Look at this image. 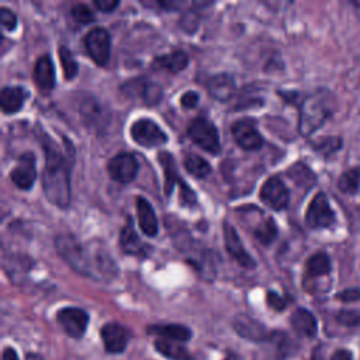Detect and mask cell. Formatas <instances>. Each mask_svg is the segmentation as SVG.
Wrapping results in <instances>:
<instances>
[{"mask_svg":"<svg viewBox=\"0 0 360 360\" xmlns=\"http://www.w3.org/2000/svg\"><path fill=\"white\" fill-rule=\"evenodd\" d=\"M34 80L42 93H49L55 87V69L49 55H42L34 65Z\"/></svg>","mask_w":360,"mask_h":360,"instance_id":"d6986e66","label":"cell"},{"mask_svg":"<svg viewBox=\"0 0 360 360\" xmlns=\"http://www.w3.org/2000/svg\"><path fill=\"white\" fill-rule=\"evenodd\" d=\"M107 172L110 177L117 183H131L138 173L136 158L129 152H120L110 159L107 165Z\"/></svg>","mask_w":360,"mask_h":360,"instance_id":"8fae6325","label":"cell"},{"mask_svg":"<svg viewBox=\"0 0 360 360\" xmlns=\"http://www.w3.org/2000/svg\"><path fill=\"white\" fill-rule=\"evenodd\" d=\"M292 329L305 338H314L316 335L318 323L312 312H309L305 308H297L290 318Z\"/></svg>","mask_w":360,"mask_h":360,"instance_id":"603a6c76","label":"cell"},{"mask_svg":"<svg viewBox=\"0 0 360 360\" xmlns=\"http://www.w3.org/2000/svg\"><path fill=\"white\" fill-rule=\"evenodd\" d=\"M330 360H353L352 357V353L346 349H339L336 350L333 354H332V359Z\"/></svg>","mask_w":360,"mask_h":360,"instance_id":"b9f144b4","label":"cell"},{"mask_svg":"<svg viewBox=\"0 0 360 360\" xmlns=\"http://www.w3.org/2000/svg\"><path fill=\"white\" fill-rule=\"evenodd\" d=\"M87 248H89V277L97 281H111L118 273V267L112 256L108 253L104 245L97 240L89 242Z\"/></svg>","mask_w":360,"mask_h":360,"instance_id":"277c9868","label":"cell"},{"mask_svg":"<svg viewBox=\"0 0 360 360\" xmlns=\"http://www.w3.org/2000/svg\"><path fill=\"white\" fill-rule=\"evenodd\" d=\"M336 319H338L340 323L346 325V326H357V325H360V312L343 309V311H339V312H338Z\"/></svg>","mask_w":360,"mask_h":360,"instance_id":"e575fe53","label":"cell"},{"mask_svg":"<svg viewBox=\"0 0 360 360\" xmlns=\"http://www.w3.org/2000/svg\"><path fill=\"white\" fill-rule=\"evenodd\" d=\"M207 89L208 93L219 100V101H226L228 98H231L236 90V84L235 80L231 75L226 73H219L212 76L208 83H207Z\"/></svg>","mask_w":360,"mask_h":360,"instance_id":"7402d4cb","label":"cell"},{"mask_svg":"<svg viewBox=\"0 0 360 360\" xmlns=\"http://www.w3.org/2000/svg\"><path fill=\"white\" fill-rule=\"evenodd\" d=\"M35 156L31 152L22 153L10 173L11 181L21 190H30L37 179Z\"/></svg>","mask_w":360,"mask_h":360,"instance_id":"5bb4252c","label":"cell"},{"mask_svg":"<svg viewBox=\"0 0 360 360\" xmlns=\"http://www.w3.org/2000/svg\"><path fill=\"white\" fill-rule=\"evenodd\" d=\"M224 360H242V359H240V356H239L238 353H235V352H226Z\"/></svg>","mask_w":360,"mask_h":360,"instance_id":"ee69618b","label":"cell"},{"mask_svg":"<svg viewBox=\"0 0 360 360\" xmlns=\"http://www.w3.org/2000/svg\"><path fill=\"white\" fill-rule=\"evenodd\" d=\"M338 298L345 302H352L360 300V290L359 288H347L338 294Z\"/></svg>","mask_w":360,"mask_h":360,"instance_id":"ab89813d","label":"cell"},{"mask_svg":"<svg viewBox=\"0 0 360 360\" xmlns=\"http://www.w3.org/2000/svg\"><path fill=\"white\" fill-rule=\"evenodd\" d=\"M342 148V138L340 136H326L314 142V149L322 153L323 156H329L338 152Z\"/></svg>","mask_w":360,"mask_h":360,"instance_id":"d6a6232c","label":"cell"},{"mask_svg":"<svg viewBox=\"0 0 360 360\" xmlns=\"http://www.w3.org/2000/svg\"><path fill=\"white\" fill-rule=\"evenodd\" d=\"M129 132L132 139L143 148H155L167 142V135L163 132V129L149 118L136 120L131 125Z\"/></svg>","mask_w":360,"mask_h":360,"instance_id":"ba28073f","label":"cell"},{"mask_svg":"<svg viewBox=\"0 0 360 360\" xmlns=\"http://www.w3.org/2000/svg\"><path fill=\"white\" fill-rule=\"evenodd\" d=\"M188 65V56L183 51H173L166 55H159L152 60L153 69L166 70L169 73H179Z\"/></svg>","mask_w":360,"mask_h":360,"instance_id":"cb8c5ba5","label":"cell"},{"mask_svg":"<svg viewBox=\"0 0 360 360\" xmlns=\"http://www.w3.org/2000/svg\"><path fill=\"white\" fill-rule=\"evenodd\" d=\"M332 270V263L329 256L325 252H316L314 253L305 264V273L307 277L315 278V277H323L328 276Z\"/></svg>","mask_w":360,"mask_h":360,"instance_id":"83f0119b","label":"cell"},{"mask_svg":"<svg viewBox=\"0 0 360 360\" xmlns=\"http://www.w3.org/2000/svg\"><path fill=\"white\" fill-rule=\"evenodd\" d=\"M28 96L27 90L20 86L3 87L0 94V105L4 114H14L24 105V100Z\"/></svg>","mask_w":360,"mask_h":360,"instance_id":"484cf974","label":"cell"},{"mask_svg":"<svg viewBox=\"0 0 360 360\" xmlns=\"http://www.w3.org/2000/svg\"><path fill=\"white\" fill-rule=\"evenodd\" d=\"M266 300H267L269 307H271L276 311H283L285 308V305H287L285 300L281 295H278L277 292H274V291H269L267 295H266Z\"/></svg>","mask_w":360,"mask_h":360,"instance_id":"8d00e7d4","label":"cell"},{"mask_svg":"<svg viewBox=\"0 0 360 360\" xmlns=\"http://www.w3.org/2000/svg\"><path fill=\"white\" fill-rule=\"evenodd\" d=\"M148 333L158 335L162 339H169L174 342L184 343L190 340L191 330L184 325L177 323H162V325H150L148 326Z\"/></svg>","mask_w":360,"mask_h":360,"instance_id":"d4e9b609","label":"cell"},{"mask_svg":"<svg viewBox=\"0 0 360 360\" xmlns=\"http://www.w3.org/2000/svg\"><path fill=\"white\" fill-rule=\"evenodd\" d=\"M120 246L124 253L139 257H145L150 250V246L143 243L136 235L131 222H128L120 232Z\"/></svg>","mask_w":360,"mask_h":360,"instance_id":"ffe728a7","label":"cell"},{"mask_svg":"<svg viewBox=\"0 0 360 360\" xmlns=\"http://www.w3.org/2000/svg\"><path fill=\"white\" fill-rule=\"evenodd\" d=\"M232 135L235 142L246 150H257L263 145V138L252 120H238L232 125Z\"/></svg>","mask_w":360,"mask_h":360,"instance_id":"9a60e30c","label":"cell"},{"mask_svg":"<svg viewBox=\"0 0 360 360\" xmlns=\"http://www.w3.org/2000/svg\"><path fill=\"white\" fill-rule=\"evenodd\" d=\"M190 139L208 153L217 155L221 150L219 135L217 127L205 117L194 118L187 129Z\"/></svg>","mask_w":360,"mask_h":360,"instance_id":"8992f818","label":"cell"},{"mask_svg":"<svg viewBox=\"0 0 360 360\" xmlns=\"http://www.w3.org/2000/svg\"><path fill=\"white\" fill-rule=\"evenodd\" d=\"M336 98L328 89H316L300 104L298 131L302 136H309L318 131L333 114Z\"/></svg>","mask_w":360,"mask_h":360,"instance_id":"7a4b0ae2","label":"cell"},{"mask_svg":"<svg viewBox=\"0 0 360 360\" xmlns=\"http://www.w3.org/2000/svg\"><path fill=\"white\" fill-rule=\"evenodd\" d=\"M335 211L332 210L329 200L325 193L319 191L311 200L307 214L305 222L311 229H326L335 224Z\"/></svg>","mask_w":360,"mask_h":360,"instance_id":"52a82bcc","label":"cell"},{"mask_svg":"<svg viewBox=\"0 0 360 360\" xmlns=\"http://www.w3.org/2000/svg\"><path fill=\"white\" fill-rule=\"evenodd\" d=\"M183 163H184V169L191 176H194L197 179H204V177H207L211 173L210 163L204 158H201V156H198L195 153H187L184 156V162Z\"/></svg>","mask_w":360,"mask_h":360,"instance_id":"f1b7e54d","label":"cell"},{"mask_svg":"<svg viewBox=\"0 0 360 360\" xmlns=\"http://www.w3.org/2000/svg\"><path fill=\"white\" fill-rule=\"evenodd\" d=\"M70 14L75 18V21L82 24V25H86V24L91 22L94 20V15H93L91 10L86 4H82V3L80 4H75L70 8Z\"/></svg>","mask_w":360,"mask_h":360,"instance_id":"836d02e7","label":"cell"},{"mask_svg":"<svg viewBox=\"0 0 360 360\" xmlns=\"http://www.w3.org/2000/svg\"><path fill=\"white\" fill-rule=\"evenodd\" d=\"M180 103L184 108H193L197 105L198 103V94L195 91H186L181 98H180Z\"/></svg>","mask_w":360,"mask_h":360,"instance_id":"f35d334b","label":"cell"},{"mask_svg":"<svg viewBox=\"0 0 360 360\" xmlns=\"http://www.w3.org/2000/svg\"><path fill=\"white\" fill-rule=\"evenodd\" d=\"M0 20H1V25L4 30L13 31L17 27V17L15 14L7 8V7H1L0 8Z\"/></svg>","mask_w":360,"mask_h":360,"instance_id":"d590c367","label":"cell"},{"mask_svg":"<svg viewBox=\"0 0 360 360\" xmlns=\"http://www.w3.org/2000/svg\"><path fill=\"white\" fill-rule=\"evenodd\" d=\"M260 200L267 207L280 211L288 205L290 191L280 177L271 176L263 183L260 188Z\"/></svg>","mask_w":360,"mask_h":360,"instance_id":"7c38bea8","label":"cell"},{"mask_svg":"<svg viewBox=\"0 0 360 360\" xmlns=\"http://www.w3.org/2000/svg\"><path fill=\"white\" fill-rule=\"evenodd\" d=\"M100 336L103 339L105 352L111 354H118L127 349L131 333L125 326L118 322H107L100 329Z\"/></svg>","mask_w":360,"mask_h":360,"instance_id":"4fadbf2b","label":"cell"},{"mask_svg":"<svg viewBox=\"0 0 360 360\" xmlns=\"http://www.w3.org/2000/svg\"><path fill=\"white\" fill-rule=\"evenodd\" d=\"M256 239L263 245H270L277 238V226L276 222L269 218L263 224L259 225V228L255 231Z\"/></svg>","mask_w":360,"mask_h":360,"instance_id":"1f68e13d","label":"cell"},{"mask_svg":"<svg viewBox=\"0 0 360 360\" xmlns=\"http://www.w3.org/2000/svg\"><path fill=\"white\" fill-rule=\"evenodd\" d=\"M158 160L163 169V174H165V194L169 197L172 194V190L176 184H179L181 187V202L183 205H188V207H194L197 202V195L183 181V179L179 176L177 173V165L172 156V153L169 152H160L158 155Z\"/></svg>","mask_w":360,"mask_h":360,"instance_id":"5b68a950","label":"cell"},{"mask_svg":"<svg viewBox=\"0 0 360 360\" xmlns=\"http://www.w3.org/2000/svg\"><path fill=\"white\" fill-rule=\"evenodd\" d=\"M41 142L45 153L44 194L51 204L68 208L70 204V166L73 159L59 148H55V142L46 135H41Z\"/></svg>","mask_w":360,"mask_h":360,"instance_id":"6da1fadb","label":"cell"},{"mask_svg":"<svg viewBox=\"0 0 360 360\" xmlns=\"http://www.w3.org/2000/svg\"><path fill=\"white\" fill-rule=\"evenodd\" d=\"M118 4H120V1H117V0H94V6L104 13L112 11L114 8L118 7Z\"/></svg>","mask_w":360,"mask_h":360,"instance_id":"60d3db41","label":"cell"},{"mask_svg":"<svg viewBox=\"0 0 360 360\" xmlns=\"http://www.w3.org/2000/svg\"><path fill=\"white\" fill-rule=\"evenodd\" d=\"M222 229H224L225 248H226L228 253L232 256V259L236 260L245 269H253L256 266V263L252 259V256L245 250L243 243H242L238 232L235 231V228L231 224L224 222Z\"/></svg>","mask_w":360,"mask_h":360,"instance_id":"2e32d148","label":"cell"},{"mask_svg":"<svg viewBox=\"0 0 360 360\" xmlns=\"http://www.w3.org/2000/svg\"><path fill=\"white\" fill-rule=\"evenodd\" d=\"M25 360H44L38 353H28Z\"/></svg>","mask_w":360,"mask_h":360,"instance_id":"f6af8a7d","label":"cell"},{"mask_svg":"<svg viewBox=\"0 0 360 360\" xmlns=\"http://www.w3.org/2000/svg\"><path fill=\"white\" fill-rule=\"evenodd\" d=\"M155 349L169 360H194L188 349L180 342L159 338L155 340Z\"/></svg>","mask_w":360,"mask_h":360,"instance_id":"4316f807","label":"cell"},{"mask_svg":"<svg viewBox=\"0 0 360 360\" xmlns=\"http://www.w3.org/2000/svg\"><path fill=\"white\" fill-rule=\"evenodd\" d=\"M121 89L131 97H141L148 105H155L162 98V87L143 79H132L122 84Z\"/></svg>","mask_w":360,"mask_h":360,"instance_id":"e0dca14e","label":"cell"},{"mask_svg":"<svg viewBox=\"0 0 360 360\" xmlns=\"http://www.w3.org/2000/svg\"><path fill=\"white\" fill-rule=\"evenodd\" d=\"M55 249L58 255L72 267L73 271L89 277L87 243H80L70 233H60L55 238Z\"/></svg>","mask_w":360,"mask_h":360,"instance_id":"3957f363","label":"cell"},{"mask_svg":"<svg viewBox=\"0 0 360 360\" xmlns=\"http://www.w3.org/2000/svg\"><path fill=\"white\" fill-rule=\"evenodd\" d=\"M233 329L239 336L252 342H267L270 338V332L264 328L263 323L243 314L235 316Z\"/></svg>","mask_w":360,"mask_h":360,"instance_id":"ac0fdd59","label":"cell"},{"mask_svg":"<svg viewBox=\"0 0 360 360\" xmlns=\"http://www.w3.org/2000/svg\"><path fill=\"white\" fill-rule=\"evenodd\" d=\"M3 360H18L17 352L13 347H6L3 350Z\"/></svg>","mask_w":360,"mask_h":360,"instance_id":"7bdbcfd3","label":"cell"},{"mask_svg":"<svg viewBox=\"0 0 360 360\" xmlns=\"http://www.w3.org/2000/svg\"><path fill=\"white\" fill-rule=\"evenodd\" d=\"M56 319L63 332L73 339H80L89 325V314L84 309L76 307H66L59 309Z\"/></svg>","mask_w":360,"mask_h":360,"instance_id":"30bf717a","label":"cell"},{"mask_svg":"<svg viewBox=\"0 0 360 360\" xmlns=\"http://www.w3.org/2000/svg\"><path fill=\"white\" fill-rule=\"evenodd\" d=\"M84 49L89 53V56L100 66L105 65L110 59V51H111V41H110V34L101 28V27H94L91 28L84 39Z\"/></svg>","mask_w":360,"mask_h":360,"instance_id":"9c48e42d","label":"cell"},{"mask_svg":"<svg viewBox=\"0 0 360 360\" xmlns=\"http://www.w3.org/2000/svg\"><path fill=\"white\" fill-rule=\"evenodd\" d=\"M136 212H138V224H139V228L141 231L146 235V236H155L159 231V226H158V219H156V215H155V211L150 205V202L138 195L136 197Z\"/></svg>","mask_w":360,"mask_h":360,"instance_id":"44dd1931","label":"cell"},{"mask_svg":"<svg viewBox=\"0 0 360 360\" xmlns=\"http://www.w3.org/2000/svg\"><path fill=\"white\" fill-rule=\"evenodd\" d=\"M338 187L343 194H354L360 188V166L343 172L338 180Z\"/></svg>","mask_w":360,"mask_h":360,"instance_id":"f546056e","label":"cell"},{"mask_svg":"<svg viewBox=\"0 0 360 360\" xmlns=\"http://www.w3.org/2000/svg\"><path fill=\"white\" fill-rule=\"evenodd\" d=\"M59 60L62 65V70H63V76L66 80H72L79 70V66L70 52L69 48L66 46H59Z\"/></svg>","mask_w":360,"mask_h":360,"instance_id":"4dcf8cb0","label":"cell"},{"mask_svg":"<svg viewBox=\"0 0 360 360\" xmlns=\"http://www.w3.org/2000/svg\"><path fill=\"white\" fill-rule=\"evenodd\" d=\"M195 15V13H194V10L191 11V10H188L184 15H183V18H181V27L186 30V31H188V32H193L195 28H197V25H198V20L194 17Z\"/></svg>","mask_w":360,"mask_h":360,"instance_id":"74e56055","label":"cell"}]
</instances>
